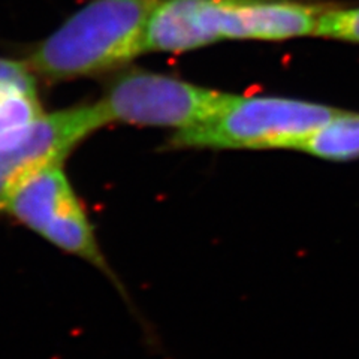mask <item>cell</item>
<instances>
[{
  "label": "cell",
  "instance_id": "52a82bcc",
  "mask_svg": "<svg viewBox=\"0 0 359 359\" xmlns=\"http://www.w3.org/2000/svg\"><path fill=\"white\" fill-rule=\"evenodd\" d=\"M222 41V0H159L145 29V51L184 53Z\"/></svg>",
  "mask_w": 359,
  "mask_h": 359
},
{
  "label": "cell",
  "instance_id": "ba28073f",
  "mask_svg": "<svg viewBox=\"0 0 359 359\" xmlns=\"http://www.w3.org/2000/svg\"><path fill=\"white\" fill-rule=\"evenodd\" d=\"M297 150L335 162L358 159L359 114L341 109L334 118L307 135Z\"/></svg>",
  "mask_w": 359,
  "mask_h": 359
},
{
  "label": "cell",
  "instance_id": "277c9868",
  "mask_svg": "<svg viewBox=\"0 0 359 359\" xmlns=\"http://www.w3.org/2000/svg\"><path fill=\"white\" fill-rule=\"evenodd\" d=\"M231 96L171 75L129 69L112 78L97 104L108 123L178 130L217 114Z\"/></svg>",
  "mask_w": 359,
  "mask_h": 359
},
{
  "label": "cell",
  "instance_id": "5b68a950",
  "mask_svg": "<svg viewBox=\"0 0 359 359\" xmlns=\"http://www.w3.org/2000/svg\"><path fill=\"white\" fill-rule=\"evenodd\" d=\"M108 125L97 102L43 114L14 138L0 141V215L18 180L35 168L65 162L90 135Z\"/></svg>",
  "mask_w": 359,
  "mask_h": 359
},
{
  "label": "cell",
  "instance_id": "8992f818",
  "mask_svg": "<svg viewBox=\"0 0 359 359\" xmlns=\"http://www.w3.org/2000/svg\"><path fill=\"white\" fill-rule=\"evenodd\" d=\"M323 9L295 0H222V36L285 41L314 35Z\"/></svg>",
  "mask_w": 359,
  "mask_h": 359
},
{
  "label": "cell",
  "instance_id": "6da1fadb",
  "mask_svg": "<svg viewBox=\"0 0 359 359\" xmlns=\"http://www.w3.org/2000/svg\"><path fill=\"white\" fill-rule=\"evenodd\" d=\"M159 0H88L33 50L26 63L50 83L95 76L145 53V29Z\"/></svg>",
  "mask_w": 359,
  "mask_h": 359
},
{
  "label": "cell",
  "instance_id": "8fae6325",
  "mask_svg": "<svg viewBox=\"0 0 359 359\" xmlns=\"http://www.w3.org/2000/svg\"><path fill=\"white\" fill-rule=\"evenodd\" d=\"M20 87V88H36L35 74L32 72L29 65L0 57V88Z\"/></svg>",
  "mask_w": 359,
  "mask_h": 359
},
{
  "label": "cell",
  "instance_id": "30bf717a",
  "mask_svg": "<svg viewBox=\"0 0 359 359\" xmlns=\"http://www.w3.org/2000/svg\"><path fill=\"white\" fill-rule=\"evenodd\" d=\"M314 35L359 43V6L346 9H323L319 15Z\"/></svg>",
  "mask_w": 359,
  "mask_h": 359
},
{
  "label": "cell",
  "instance_id": "3957f363",
  "mask_svg": "<svg viewBox=\"0 0 359 359\" xmlns=\"http://www.w3.org/2000/svg\"><path fill=\"white\" fill-rule=\"evenodd\" d=\"M63 163L41 165L20 178L6 199L4 215L57 250L96 268L132 307L128 290L107 259L95 224L75 194Z\"/></svg>",
  "mask_w": 359,
  "mask_h": 359
},
{
  "label": "cell",
  "instance_id": "7a4b0ae2",
  "mask_svg": "<svg viewBox=\"0 0 359 359\" xmlns=\"http://www.w3.org/2000/svg\"><path fill=\"white\" fill-rule=\"evenodd\" d=\"M341 109L276 96L232 95L217 114L175 130L166 150H297Z\"/></svg>",
  "mask_w": 359,
  "mask_h": 359
},
{
  "label": "cell",
  "instance_id": "9c48e42d",
  "mask_svg": "<svg viewBox=\"0 0 359 359\" xmlns=\"http://www.w3.org/2000/svg\"><path fill=\"white\" fill-rule=\"evenodd\" d=\"M42 114L36 88H0V141L17 137Z\"/></svg>",
  "mask_w": 359,
  "mask_h": 359
}]
</instances>
